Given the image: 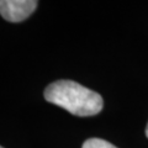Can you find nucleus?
<instances>
[{"label":"nucleus","mask_w":148,"mask_h":148,"mask_svg":"<svg viewBox=\"0 0 148 148\" xmlns=\"http://www.w3.org/2000/svg\"><path fill=\"white\" fill-rule=\"evenodd\" d=\"M45 99L75 116H94L104 106L101 95L73 80H57L46 88Z\"/></svg>","instance_id":"nucleus-1"},{"label":"nucleus","mask_w":148,"mask_h":148,"mask_svg":"<svg viewBox=\"0 0 148 148\" xmlns=\"http://www.w3.org/2000/svg\"><path fill=\"white\" fill-rule=\"evenodd\" d=\"M37 5L36 0H0V15L9 22H21L30 17Z\"/></svg>","instance_id":"nucleus-2"},{"label":"nucleus","mask_w":148,"mask_h":148,"mask_svg":"<svg viewBox=\"0 0 148 148\" xmlns=\"http://www.w3.org/2000/svg\"><path fill=\"white\" fill-rule=\"evenodd\" d=\"M82 148H117V147L108 141L101 140V138H89V140H86L83 143Z\"/></svg>","instance_id":"nucleus-3"},{"label":"nucleus","mask_w":148,"mask_h":148,"mask_svg":"<svg viewBox=\"0 0 148 148\" xmlns=\"http://www.w3.org/2000/svg\"><path fill=\"white\" fill-rule=\"evenodd\" d=\"M146 136L148 138V123H147V127H146Z\"/></svg>","instance_id":"nucleus-4"},{"label":"nucleus","mask_w":148,"mask_h":148,"mask_svg":"<svg viewBox=\"0 0 148 148\" xmlns=\"http://www.w3.org/2000/svg\"><path fill=\"white\" fill-rule=\"evenodd\" d=\"M0 148H4V147H1V146H0Z\"/></svg>","instance_id":"nucleus-5"}]
</instances>
